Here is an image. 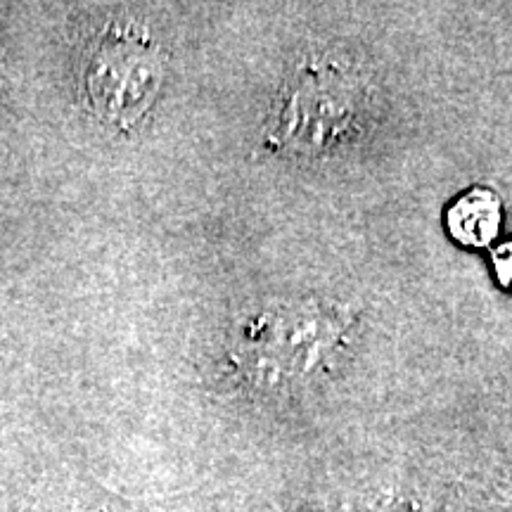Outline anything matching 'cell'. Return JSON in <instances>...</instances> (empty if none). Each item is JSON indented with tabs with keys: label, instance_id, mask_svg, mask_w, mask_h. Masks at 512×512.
I'll return each mask as SVG.
<instances>
[{
	"label": "cell",
	"instance_id": "obj_1",
	"mask_svg": "<svg viewBox=\"0 0 512 512\" xmlns=\"http://www.w3.org/2000/svg\"><path fill=\"white\" fill-rule=\"evenodd\" d=\"M162 81L155 43L131 27H114L88 57L86 88L100 117L131 126L152 105Z\"/></svg>",
	"mask_w": 512,
	"mask_h": 512
},
{
	"label": "cell",
	"instance_id": "obj_5",
	"mask_svg": "<svg viewBox=\"0 0 512 512\" xmlns=\"http://www.w3.org/2000/svg\"><path fill=\"white\" fill-rule=\"evenodd\" d=\"M491 264H494L496 283L501 285L505 292L512 294V240L503 242V245L491 254Z\"/></svg>",
	"mask_w": 512,
	"mask_h": 512
},
{
	"label": "cell",
	"instance_id": "obj_4",
	"mask_svg": "<svg viewBox=\"0 0 512 512\" xmlns=\"http://www.w3.org/2000/svg\"><path fill=\"white\" fill-rule=\"evenodd\" d=\"M503 226V200L486 185H472L470 190L448 204L446 230L460 247L479 249L491 245Z\"/></svg>",
	"mask_w": 512,
	"mask_h": 512
},
{
	"label": "cell",
	"instance_id": "obj_3",
	"mask_svg": "<svg viewBox=\"0 0 512 512\" xmlns=\"http://www.w3.org/2000/svg\"><path fill=\"white\" fill-rule=\"evenodd\" d=\"M354 83L328 64L304 67L287 86L280 128L304 145H325L354 117Z\"/></svg>",
	"mask_w": 512,
	"mask_h": 512
},
{
	"label": "cell",
	"instance_id": "obj_2",
	"mask_svg": "<svg viewBox=\"0 0 512 512\" xmlns=\"http://www.w3.org/2000/svg\"><path fill=\"white\" fill-rule=\"evenodd\" d=\"M335 325L320 311H275L249 320L240 356L256 373H311L328 358Z\"/></svg>",
	"mask_w": 512,
	"mask_h": 512
}]
</instances>
